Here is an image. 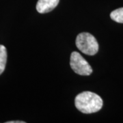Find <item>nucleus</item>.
Masks as SVG:
<instances>
[{
    "label": "nucleus",
    "mask_w": 123,
    "mask_h": 123,
    "mask_svg": "<svg viewBox=\"0 0 123 123\" xmlns=\"http://www.w3.org/2000/svg\"><path fill=\"white\" fill-rule=\"evenodd\" d=\"M6 123H25L23 121H9L6 122Z\"/></svg>",
    "instance_id": "nucleus-7"
},
{
    "label": "nucleus",
    "mask_w": 123,
    "mask_h": 123,
    "mask_svg": "<svg viewBox=\"0 0 123 123\" xmlns=\"http://www.w3.org/2000/svg\"><path fill=\"white\" fill-rule=\"evenodd\" d=\"M103 102L100 96L92 92H83L75 97L76 108L84 114H92L98 111Z\"/></svg>",
    "instance_id": "nucleus-1"
},
{
    "label": "nucleus",
    "mask_w": 123,
    "mask_h": 123,
    "mask_svg": "<svg viewBox=\"0 0 123 123\" xmlns=\"http://www.w3.org/2000/svg\"><path fill=\"white\" fill-rule=\"evenodd\" d=\"M70 65L75 73L83 76H88L92 73V68L81 55L77 51H73L70 55Z\"/></svg>",
    "instance_id": "nucleus-3"
},
{
    "label": "nucleus",
    "mask_w": 123,
    "mask_h": 123,
    "mask_svg": "<svg viewBox=\"0 0 123 123\" xmlns=\"http://www.w3.org/2000/svg\"><path fill=\"white\" fill-rule=\"evenodd\" d=\"M110 17L115 22L123 23V8H120L112 11L110 14Z\"/></svg>",
    "instance_id": "nucleus-6"
},
{
    "label": "nucleus",
    "mask_w": 123,
    "mask_h": 123,
    "mask_svg": "<svg viewBox=\"0 0 123 123\" xmlns=\"http://www.w3.org/2000/svg\"><path fill=\"white\" fill-rule=\"evenodd\" d=\"M7 61V51L4 45L0 44V75L4 71Z\"/></svg>",
    "instance_id": "nucleus-5"
},
{
    "label": "nucleus",
    "mask_w": 123,
    "mask_h": 123,
    "mask_svg": "<svg viewBox=\"0 0 123 123\" xmlns=\"http://www.w3.org/2000/svg\"><path fill=\"white\" fill-rule=\"evenodd\" d=\"M76 46L82 53L94 55L98 51V44L94 36L88 32L80 33L76 38Z\"/></svg>",
    "instance_id": "nucleus-2"
},
{
    "label": "nucleus",
    "mask_w": 123,
    "mask_h": 123,
    "mask_svg": "<svg viewBox=\"0 0 123 123\" xmlns=\"http://www.w3.org/2000/svg\"><path fill=\"white\" fill-rule=\"evenodd\" d=\"M59 1L60 0H38L36 4V10L39 13H47L57 6Z\"/></svg>",
    "instance_id": "nucleus-4"
}]
</instances>
